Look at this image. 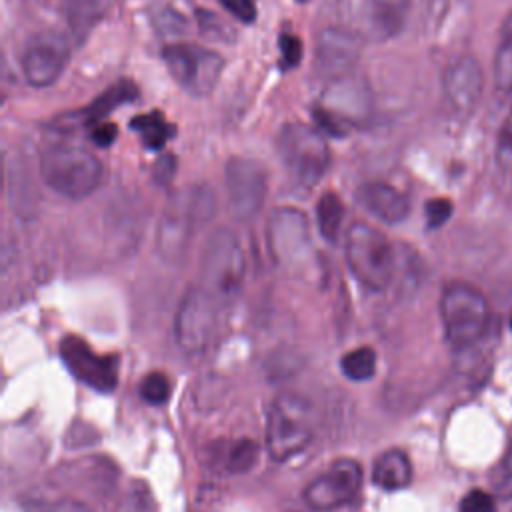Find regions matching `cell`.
<instances>
[{
    "label": "cell",
    "mask_w": 512,
    "mask_h": 512,
    "mask_svg": "<svg viewBox=\"0 0 512 512\" xmlns=\"http://www.w3.org/2000/svg\"><path fill=\"white\" fill-rule=\"evenodd\" d=\"M220 308L222 304L214 300L200 284L186 290L174 320V336L184 352L198 354L208 346Z\"/></svg>",
    "instance_id": "cell-10"
},
{
    "label": "cell",
    "mask_w": 512,
    "mask_h": 512,
    "mask_svg": "<svg viewBox=\"0 0 512 512\" xmlns=\"http://www.w3.org/2000/svg\"><path fill=\"white\" fill-rule=\"evenodd\" d=\"M278 46H280L282 68H296L302 60V42H300V38L290 34V32H284L278 40Z\"/></svg>",
    "instance_id": "cell-32"
},
{
    "label": "cell",
    "mask_w": 512,
    "mask_h": 512,
    "mask_svg": "<svg viewBox=\"0 0 512 512\" xmlns=\"http://www.w3.org/2000/svg\"><path fill=\"white\" fill-rule=\"evenodd\" d=\"M172 394V382L164 372H150L140 382V396L152 406H162Z\"/></svg>",
    "instance_id": "cell-26"
},
{
    "label": "cell",
    "mask_w": 512,
    "mask_h": 512,
    "mask_svg": "<svg viewBox=\"0 0 512 512\" xmlns=\"http://www.w3.org/2000/svg\"><path fill=\"white\" fill-rule=\"evenodd\" d=\"M116 136H118V128L116 124H110V122H100L90 128V140L100 148L110 146L116 140Z\"/></svg>",
    "instance_id": "cell-36"
},
{
    "label": "cell",
    "mask_w": 512,
    "mask_h": 512,
    "mask_svg": "<svg viewBox=\"0 0 512 512\" xmlns=\"http://www.w3.org/2000/svg\"><path fill=\"white\" fill-rule=\"evenodd\" d=\"M362 466L352 458L332 462L322 474L312 478L304 488L306 504L316 512H332L356 498L362 488Z\"/></svg>",
    "instance_id": "cell-11"
},
{
    "label": "cell",
    "mask_w": 512,
    "mask_h": 512,
    "mask_svg": "<svg viewBox=\"0 0 512 512\" xmlns=\"http://www.w3.org/2000/svg\"><path fill=\"white\" fill-rule=\"evenodd\" d=\"M458 512H496V502L492 494L484 490H470L458 506Z\"/></svg>",
    "instance_id": "cell-33"
},
{
    "label": "cell",
    "mask_w": 512,
    "mask_h": 512,
    "mask_svg": "<svg viewBox=\"0 0 512 512\" xmlns=\"http://www.w3.org/2000/svg\"><path fill=\"white\" fill-rule=\"evenodd\" d=\"M492 488L500 498H512V438L492 472Z\"/></svg>",
    "instance_id": "cell-28"
},
{
    "label": "cell",
    "mask_w": 512,
    "mask_h": 512,
    "mask_svg": "<svg viewBox=\"0 0 512 512\" xmlns=\"http://www.w3.org/2000/svg\"><path fill=\"white\" fill-rule=\"evenodd\" d=\"M344 218V202L342 198L328 190L324 192L318 202H316V220H318V230L324 236V240L334 242L340 232V224Z\"/></svg>",
    "instance_id": "cell-23"
},
{
    "label": "cell",
    "mask_w": 512,
    "mask_h": 512,
    "mask_svg": "<svg viewBox=\"0 0 512 512\" xmlns=\"http://www.w3.org/2000/svg\"><path fill=\"white\" fill-rule=\"evenodd\" d=\"M162 60L172 80L196 98L212 94L224 70V58L218 52L190 42L166 44Z\"/></svg>",
    "instance_id": "cell-9"
},
{
    "label": "cell",
    "mask_w": 512,
    "mask_h": 512,
    "mask_svg": "<svg viewBox=\"0 0 512 512\" xmlns=\"http://www.w3.org/2000/svg\"><path fill=\"white\" fill-rule=\"evenodd\" d=\"M176 174V158L174 154H160V158L154 162V168H152V176L158 184H170L172 178Z\"/></svg>",
    "instance_id": "cell-35"
},
{
    "label": "cell",
    "mask_w": 512,
    "mask_h": 512,
    "mask_svg": "<svg viewBox=\"0 0 512 512\" xmlns=\"http://www.w3.org/2000/svg\"><path fill=\"white\" fill-rule=\"evenodd\" d=\"M268 236L272 252L282 260L306 256L310 248V230L306 216L296 208H278L270 216Z\"/></svg>",
    "instance_id": "cell-17"
},
{
    "label": "cell",
    "mask_w": 512,
    "mask_h": 512,
    "mask_svg": "<svg viewBox=\"0 0 512 512\" xmlns=\"http://www.w3.org/2000/svg\"><path fill=\"white\" fill-rule=\"evenodd\" d=\"M426 214V226L430 230L444 226L452 216V202L448 198H432L426 202L424 208Z\"/></svg>",
    "instance_id": "cell-31"
},
{
    "label": "cell",
    "mask_w": 512,
    "mask_h": 512,
    "mask_svg": "<svg viewBox=\"0 0 512 512\" xmlns=\"http://www.w3.org/2000/svg\"><path fill=\"white\" fill-rule=\"evenodd\" d=\"M276 152L290 178L304 186H316L330 168V148L322 132L304 122H288L276 136Z\"/></svg>",
    "instance_id": "cell-3"
},
{
    "label": "cell",
    "mask_w": 512,
    "mask_h": 512,
    "mask_svg": "<svg viewBox=\"0 0 512 512\" xmlns=\"http://www.w3.org/2000/svg\"><path fill=\"white\" fill-rule=\"evenodd\" d=\"M442 92L448 108L462 118L474 114L484 92V70L480 62L470 56H458L442 74Z\"/></svg>",
    "instance_id": "cell-15"
},
{
    "label": "cell",
    "mask_w": 512,
    "mask_h": 512,
    "mask_svg": "<svg viewBox=\"0 0 512 512\" xmlns=\"http://www.w3.org/2000/svg\"><path fill=\"white\" fill-rule=\"evenodd\" d=\"M340 370L348 380H370L376 372V352L370 346L354 348L340 358Z\"/></svg>",
    "instance_id": "cell-24"
},
{
    "label": "cell",
    "mask_w": 512,
    "mask_h": 512,
    "mask_svg": "<svg viewBox=\"0 0 512 512\" xmlns=\"http://www.w3.org/2000/svg\"><path fill=\"white\" fill-rule=\"evenodd\" d=\"M244 280V254L232 230L218 228L206 244L200 266V286L222 306L240 294Z\"/></svg>",
    "instance_id": "cell-8"
},
{
    "label": "cell",
    "mask_w": 512,
    "mask_h": 512,
    "mask_svg": "<svg viewBox=\"0 0 512 512\" xmlns=\"http://www.w3.org/2000/svg\"><path fill=\"white\" fill-rule=\"evenodd\" d=\"M296 2H308V0H296Z\"/></svg>",
    "instance_id": "cell-38"
},
{
    "label": "cell",
    "mask_w": 512,
    "mask_h": 512,
    "mask_svg": "<svg viewBox=\"0 0 512 512\" xmlns=\"http://www.w3.org/2000/svg\"><path fill=\"white\" fill-rule=\"evenodd\" d=\"M70 58V48L64 36L54 32H44L34 36L22 56L20 70L24 80L34 88L52 86L64 72Z\"/></svg>",
    "instance_id": "cell-14"
},
{
    "label": "cell",
    "mask_w": 512,
    "mask_h": 512,
    "mask_svg": "<svg viewBox=\"0 0 512 512\" xmlns=\"http://www.w3.org/2000/svg\"><path fill=\"white\" fill-rule=\"evenodd\" d=\"M374 112L368 82L354 70L334 76L326 82L312 116L322 132L330 136H346L348 128H362Z\"/></svg>",
    "instance_id": "cell-1"
},
{
    "label": "cell",
    "mask_w": 512,
    "mask_h": 512,
    "mask_svg": "<svg viewBox=\"0 0 512 512\" xmlns=\"http://www.w3.org/2000/svg\"><path fill=\"white\" fill-rule=\"evenodd\" d=\"M412 480V464L398 448L384 450L372 464V482L382 490H402Z\"/></svg>",
    "instance_id": "cell-20"
},
{
    "label": "cell",
    "mask_w": 512,
    "mask_h": 512,
    "mask_svg": "<svg viewBox=\"0 0 512 512\" xmlns=\"http://www.w3.org/2000/svg\"><path fill=\"white\" fill-rule=\"evenodd\" d=\"M346 262L354 278L368 290H384L396 270V254L388 238L366 222H354L346 232Z\"/></svg>",
    "instance_id": "cell-4"
},
{
    "label": "cell",
    "mask_w": 512,
    "mask_h": 512,
    "mask_svg": "<svg viewBox=\"0 0 512 512\" xmlns=\"http://www.w3.org/2000/svg\"><path fill=\"white\" fill-rule=\"evenodd\" d=\"M130 128L140 134V140L148 150H162L164 144L176 134L174 126L164 118L160 110L134 116L130 120Z\"/></svg>",
    "instance_id": "cell-22"
},
{
    "label": "cell",
    "mask_w": 512,
    "mask_h": 512,
    "mask_svg": "<svg viewBox=\"0 0 512 512\" xmlns=\"http://www.w3.org/2000/svg\"><path fill=\"white\" fill-rule=\"evenodd\" d=\"M336 16L364 44H382L404 30L410 0H336Z\"/></svg>",
    "instance_id": "cell-6"
},
{
    "label": "cell",
    "mask_w": 512,
    "mask_h": 512,
    "mask_svg": "<svg viewBox=\"0 0 512 512\" xmlns=\"http://www.w3.org/2000/svg\"><path fill=\"white\" fill-rule=\"evenodd\" d=\"M40 176L60 196L80 200L90 196L104 178V166L84 146L50 144L40 154Z\"/></svg>",
    "instance_id": "cell-2"
},
{
    "label": "cell",
    "mask_w": 512,
    "mask_h": 512,
    "mask_svg": "<svg viewBox=\"0 0 512 512\" xmlns=\"http://www.w3.org/2000/svg\"><path fill=\"white\" fill-rule=\"evenodd\" d=\"M258 462V446L250 438L234 440L222 450V466L228 472H248Z\"/></svg>",
    "instance_id": "cell-25"
},
{
    "label": "cell",
    "mask_w": 512,
    "mask_h": 512,
    "mask_svg": "<svg viewBox=\"0 0 512 512\" xmlns=\"http://www.w3.org/2000/svg\"><path fill=\"white\" fill-rule=\"evenodd\" d=\"M34 512H92V508H88L86 504H82V502H78V500L64 498V500H58V502L44 504V506H40V508L34 510Z\"/></svg>",
    "instance_id": "cell-37"
},
{
    "label": "cell",
    "mask_w": 512,
    "mask_h": 512,
    "mask_svg": "<svg viewBox=\"0 0 512 512\" xmlns=\"http://www.w3.org/2000/svg\"><path fill=\"white\" fill-rule=\"evenodd\" d=\"M60 356L68 372L88 388L106 394L118 386V358L94 352L80 336H64Z\"/></svg>",
    "instance_id": "cell-13"
},
{
    "label": "cell",
    "mask_w": 512,
    "mask_h": 512,
    "mask_svg": "<svg viewBox=\"0 0 512 512\" xmlns=\"http://www.w3.org/2000/svg\"><path fill=\"white\" fill-rule=\"evenodd\" d=\"M356 198L364 206V210H368L374 218L386 224H400L410 214L408 198L398 188L386 182H364L356 190Z\"/></svg>",
    "instance_id": "cell-18"
},
{
    "label": "cell",
    "mask_w": 512,
    "mask_h": 512,
    "mask_svg": "<svg viewBox=\"0 0 512 512\" xmlns=\"http://www.w3.org/2000/svg\"><path fill=\"white\" fill-rule=\"evenodd\" d=\"M496 164L500 172L512 180V114L504 120L496 140Z\"/></svg>",
    "instance_id": "cell-29"
},
{
    "label": "cell",
    "mask_w": 512,
    "mask_h": 512,
    "mask_svg": "<svg viewBox=\"0 0 512 512\" xmlns=\"http://www.w3.org/2000/svg\"><path fill=\"white\" fill-rule=\"evenodd\" d=\"M510 328H512V316H510Z\"/></svg>",
    "instance_id": "cell-39"
},
{
    "label": "cell",
    "mask_w": 512,
    "mask_h": 512,
    "mask_svg": "<svg viewBox=\"0 0 512 512\" xmlns=\"http://www.w3.org/2000/svg\"><path fill=\"white\" fill-rule=\"evenodd\" d=\"M314 438V408L298 394H280L274 398L268 424L266 446L274 460L284 462L302 452Z\"/></svg>",
    "instance_id": "cell-5"
},
{
    "label": "cell",
    "mask_w": 512,
    "mask_h": 512,
    "mask_svg": "<svg viewBox=\"0 0 512 512\" xmlns=\"http://www.w3.org/2000/svg\"><path fill=\"white\" fill-rule=\"evenodd\" d=\"M138 98V86L130 78H120L112 86H108L104 92H100L90 104H86L82 110H78V122L86 128H92L100 124L112 110L130 104Z\"/></svg>",
    "instance_id": "cell-19"
},
{
    "label": "cell",
    "mask_w": 512,
    "mask_h": 512,
    "mask_svg": "<svg viewBox=\"0 0 512 512\" xmlns=\"http://www.w3.org/2000/svg\"><path fill=\"white\" fill-rule=\"evenodd\" d=\"M218 2L230 16H234L242 24H252L258 16V8L254 0H218Z\"/></svg>",
    "instance_id": "cell-34"
},
{
    "label": "cell",
    "mask_w": 512,
    "mask_h": 512,
    "mask_svg": "<svg viewBox=\"0 0 512 512\" xmlns=\"http://www.w3.org/2000/svg\"><path fill=\"white\" fill-rule=\"evenodd\" d=\"M494 88L500 94L512 92V12L506 16L492 62Z\"/></svg>",
    "instance_id": "cell-21"
},
{
    "label": "cell",
    "mask_w": 512,
    "mask_h": 512,
    "mask_svg": "<svg viewBox=\"0 0 512 512\" xmlns=\"http://www.w3.org/2000/svg\"><path fill=\"white\" fill-rule=\"evenodd\" d=\"M228 208L238 220H248L260 212L268 192L264 166L250 158H230L224 168Z\"/></svg>",
    "instance_id": "cell-12"
},
{
    "label": "cell",
    "mask_w": 512,
    "mask_h": 512,
    "mask_svg": "<svg viewBox=\"0 0 512 512\" xmlns=\"http://www.w3.org/2000/svg\"><path fill=\"white\" fill-rule=\"evenodd\" d=\"M152 22L162 34H182L186 30L184 16L168 4L156 6V10L152 12Z\"/></svg>",
    "instance_id": "cell-30"
},
{
    "label": "cell",
    "mask_w": 512,
    "mask_h": 512,
    "mask_svg": "<svg viewBox=\"0 0 512 512\" xmlns=\"http://www.w3.org/2000/svg\"><path fill=\"white\" fill-rule=\"evenodd\" d=\"M490 308L480 290L464 282H452L440 298V318L446 342L456 350L474 346L488 328Z\"/></svg>",
    "instance_id": "cell-7"
},
{
    "label": "cell",
    "mask_w": 512,
    "mask_h": 512,
    "mask_svg": "<svg viewBox=\"0 0 512 512\" xmlns=\"http://www.w3.org/2000/svg\"><path fill=\"white\" fill-rule=\"evenodd\" d=\"M196 22H198L200 34L204 38H210L216 42H228L234 38V30L230 26H226L224 22H220L216 18V14H212L204 8H196Z\"/></svg>",
    "instance_id": "cell-27"
},
{
    "label": "cell",
    "mask_w": 512,
    "mask_h": 512,
    "mask_svg": "<svg viewBox=\"0 0 512 512\" xmlns=\"http://www.w3.org/2000/svg\"><path fill=\"white\" fill-rule=\"evenodd\" d=\"M362 40L344 26H328L316 36V68L330 78L352 72L358 62Z\"/></svg>",
    "instance_id": "cell-16"
}]
</instances>
